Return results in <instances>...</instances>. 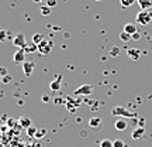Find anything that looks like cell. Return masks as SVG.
Listing matches in <instances>:
<instances>
[{
	"instance_id": "d6a6232c",
	"label": "cell",
	"mask_w": 152,
	"mask_h": 147,
	"mask_svg": "<svg viewBox=\"0 0 152 147\" xmlns=\"http://www.w3.org/2000/svg\"><path fill=\"white\" fill-rule=\"evenodd\" d=\"M1 79H3V78H1V76H0V83H1Z\"/></svg>"
},
{
	"instance_id": "d590c367",
	"label": "cell",
	"mask_w": 152,
	"mask_h": 147,
	"mask_svg": "<svg viewBox=\"0 0 152 147\" xmlns=\"http://www.w3.org/2000/svg\"><path fill=\"white\" fill-rule=\"evenodd\" d=\"M96 1H100V0H96Z\"/></svg>"
},
{
	"instance_id": "1f68e13d",
	"label": "cell",
	"mask_w": 152,
	"mask_h": 147,
	"mask_svg": "<svg viewBox=\"0 0 152 147\" xmlns=\"http://www.w3.org/2000/svg\"><path fill=\"white\" fill-rule=\"evenodd\" d=\"M34 3H39V1H42V0H33Z\"/></svg>"
},
{
	"instance_id": "f546056e",
	"label": "cell",
	"mask_w": 152,
	"mask_h": 147,
	"mask_svg": "<svg viewBox=\"0 0 152 147\" xmlns=\"http://www.w3.org/2000/svg\"><path fill=\"white\" fill-rule=\"evenodd\" d=\"M140 37H141V35H140V33L132 34V38H134V40H140Z\"/></svg>"
},
{
	"instance_id": "4fadbf2b",
	"label": "cell",
	"mask_w": 152,
	"mask_h": 147,
	"mask_svg": "<svg viewBox=\"0 0 152 147\" xmlns=\"http://www.w3.org/2000/svg\"><path fill=\"white\" fill-rule=\"evenodd\" d=\"M137 3L140 4L141 10H149V9H152V0H137Z\"/></svg>"
},
{
	"instance_id": "d4e9b609",
	"label": "cell",
	"mask_w": 152,
	"mask_h": 147,
	"mask_svg": "<svg viewBox=\"0 0 152 147\" xmlns=\"http://www.w3.org/2000/svg\"><path fill=\"white\" fill-rule=\"evenodd\" d=\"M114 147H125V143L123 140H115L114 142Z\"/></svg>"
},
{
	"instance_id": "5bb4252c",
	"label": "cell",
	"mask_w": 152,
	"mask_h": 147,
	"mask_svg": "<svg viewBox=\"0 0 152 147\" xmlns=\"http://www.w3.org/2000/svg\"><path fill=\"white\" fill-rule=\"evenodd\" d=\"M123 31H125V33H128V34H135L138 33V30H137V26L135 24H132V23H128V24H125L124 26V30Z\"/></svg>"
},
{
	"instance_id": "7c38bea8",
	"label": "cell",
	"mask_w": 152,
	"mask_h": 147,
	"mask_svg": "<svg viewBox=\"0 0 152 147\" xmlns=\"http://www.w3.org/2000/svg\"><path fill=\"white\" fill-rule=\"evenodd\" d=\"M113 114H121V116H127V117H132L134 113H130L128 110H125L124 108H114Z\"/></svg>"
},
{
	"instance_id": "e0dca14e",
	"label": "cell",
	"mask_w": 152,
	"mask_h": 147,
	"mask_svg": "<svg viewBox=\"0 0 152 147\" xmlns=\"http://www.w3.org/2000/svg\"><path fill=\"white\" fill-rule=\"evenodd\" d=\"M44 38H45V37H44L42 34L35 33V34H33V38H31V40H33V43H34V44H37V45H38V44L41 43V41H42Z\"/></svg>"
},
{
	"instance_id": "3957f363",
	"label": "cell",
	"mask_w": 152,
	"mask_h": 147,
	"mask_svg": "<svg viewBox=\"0 0 152 147\" xmlns=\"http://www.w3.org/2000/svg\"><path fill=\"white\" fill-rule=\"evenodd\" d=\"M13 45H16L17 48H26V45H27L26 35H24L23 33L16 34V37L13 38Z\"/></svg>"
},
{
	"instance_id": "30bf717a",
	"label": "cell",
	"mask_w": 152,
	"mask_h": 147,
	"mask_svg": "<svg viewBox=\"0 0 152 147\" xmlns=\"http://www.w3.org/2000/svg\"><path fill=\"white\" fill-rule=\"evenodd\" d=\"M102 125H103V120L100 119V117H92V119L89 120V126L92 129H100Z\"/></svg>"
},
{
	"instance_id": "cb8c5ba5",
	"label": "cell",
	"mask_w": 152,
	"mask_h": 147,
	"mask_svg": "<svg viewBox=\"0 0 152 147\" xmlns=\"http://www.w3.org/2000/svg\"><path fill=\"white\" fill-rule=\"evenodd\" d=\"M10 82H11V76H10V75L3 76V79H1V83H4V85H7V83H10Z\"/></svg>"
},
{
	"instance_id": "836d02e7",
	"label": "cell",
	"mask_w": 152,
	"mask_h": 147,
	"mask_svg": "<svg viewBox=\"0 0 152 147\" xmlns=\"http://www.w3.org/2000/svg\"><path fill=\"white\" fill-rule=\"evenodd\" d=\"M42 1H45V3H47V0H42Z\"/></svg>"
},
{
	"instance_id": "484cf974",
	"label": "cell",
	"mask_w": 152,
	"mask_h": 147,
	"mask_svg": "<svg viewBox=\"0 0 152 147\" xmlns=\"http://www.w3.org/2000/svg\"><path fill=\"white\" fill-rule=\"evenodd\" d=\"M6 75H9V74H7V68H4V66H0V76L3 78V76H6Z\"/></svg>"
},
{
	"instance_id": "277c9868",
	"label": "cell",
	"mask_w": 152,
	"mask_h": 147,
	"mask_svg": "<svg viewBox=\"0 0 152 147\" xmlns=\"http://www.w3.org/2000/svg\"><path fill=\"white\" fill-rule=\"evenodd\" d=\"M93 93V86L92 85H82L75 91V95H80V96H87V95H92Z\"/></svg>"
},
{
	"instance_id": "9a60e30c",
	"label": "cell",
	"mask_w": 152,
	"mask_h": 147,
	"mask_svg": "<svg viewBox=\"0 0 152 147\" xmlns=\"http://www.w3.org/2000/svg\"><path fill=\"white\" fill-rule=\"evenodd\" d=\"M18 123H20V126L24 127V129L31 127V120H30V117H26V116H21V117L18 119Z\"/></svg>"
},
{
	"instance_id": "4316f807",
	"label": "cell",
	"mask_w": 152,
	"mask_h": 147,
	"mask_svg": "<svg viewBox=\"0 0 152 147\" xmlns=\"http://www.w3.org/2000/svg\"><path fill=\"white\" fill-rule=\"evenodd\" d=\"M38 129H35V127H28V136H34L35 133H37Z\"/></svg>"
},
{
	"instance_id": "ba28073f",
	"label": "cell",
	"mask_w": 152,
	"mask_h": 147,
	"mask_svg": "<svg viewBox=\"0 0 152 147\" xmlns=\"http://www.w3.org/2000/svg\"><path fill=\"white\" fill-rule=\"evenodd\" d=\"M127 55H128L132 61H138L141 58V51L137 48H128L127 49Z\"/></svg>"
},
{
	"instance_id": "ffe728a7",
	"label": "cell",
	"mask_w": 152,
	"mask_h": 147,
	"mask_svg": "<svg viewBox=\"0 0 152 147\" xmlns=\"http://www.w3.org/2000/svg\"><path fill=\"white\" fill-rule=\"evenodd\" d=\"M99 144H100V147H114V142H111L110 139H104Z\"/></svg>"
},
{
	"instance_id": "52a82bcc",
	"label": "cell",
	"mask_w": 152,
	"mask_h": 147,
	"mask_svg": "<svg viewBox=\"0 0 152 147\" xmlns=\"http://www.w3.org/2000/svg\"><path fill=\"white\" fill-rule=\"evenodd\" d=\"M144 136H145V129H144L142 126L135 127V129L132 130V133H131V137H132L134 140H141Z\"/></svg>"
},
{
	"instance_id": "e575fe53",
	"label": "cell",
	"mask_w": 152,
	"mask_h": 147,
	"mask_svg": "<svg viewBox=\"0 0 152 147\" xmlns=\"http://www.w3.org/2000/svg\"><path fill=\"white\" fill-rule=\"evenodd\" d=\"M125 147H130V146H127V144H125Z\"/></svg>"
},
{
	"instance_id": "8992f818",
	"label": "cell",
	"mask_w": 152,
	"mask_h": 147,
	"mask_svg": "<svg viewBox=\"0 0 152 147\" xmlns=\"http://www.w3.org/2000/svg\"><path fill=\"white\" fill-rule=\"evenodd\" d=\"M26 55H27V52L24 51V48H18L16 51L14 57H13V61H14L16 64H23V62L26 61Z\"/></svg>"
},
{
	"instance_id": "7402d4cb",
	"label": "cell",
	"mask_w": 152,
	"mask_h": 147,
	"mask_svg": "<svg viewBox=\"0 0 152 147\" xmlns=\"http://www.w3.org/2000/svg\"><path fill=\"white\" fill-rule=\"evenodd\" d=\"M45 134H47V130H45V129H39V130H37V133H35V137H37V139H42Z\"/></svg>"
},
{
	"instance_id": "f1b7e54d",
	"label": "cell",
	"mask_w": 152,
	"mask_h": 147,
	"mask_svg": "<svg viewBox=\"0 0 152 147\" xmlns=\"http://www.w3.org/2000/svg\"><path fill=\"white\" fill-rule=\"evenodd\" d=\"M47 6H49L51 9L56 6V0H47Z\"/></svg>"
},
{
	"instance_id": "6da1fadb",
	"label": "cell",
	"mask_w": 152,
	"mask_h": 147,
	"mask_svg": "<svg viewBox=\"0 0 152 147\" xmlns=\"http://www.w3.org/2000/svg\"><path fill=\"white\" fill-rule=\"evenodd\" d=\"M54 48V41L49 38H44L41 43L38 44V52L41 55H48Z\"/></svg>"
},
{
	"instance_id": "5b68a950",
	"label": "cell",
	"mask_w": 152,
	"mask_h": 147,
	"mask_svg": "<svg viewBox=\"0 0 152 147\" xmlns=\"http://www.w3.org/2000/svg\"><path fill=\"white\" fill-rule=\"evenodd\" d=\"M34 68H35V62H34V61H27L26 60L24 62H23V71H24L26 76H31Z\"/></svg>"
},
{
	"instance_id": "8fae6325",
	"label": "cell",
	"mask_w": 152,
	"mask_h": 147,
	"mask_svg": "<svg viewBox=\"0 0 152 147\" xmlns=\"http://www.w3.org/2000/svg\"><path fill=\"white\" fill-rule=\"evenodd\" d=\"M114 127H115L117 130L123 131V130H125V129L128 127V123H127V120L125 119H118L115 123H114Z\"/></svg>"
},
{
	"instance_id": "2e32d148",
	"label": "cell",
	"mask_w": 152,
	"mask_h": 147,
	"mask_svg": "<svg viewBox=\"0 0 152 147\" xmlns=\"http://www.w3.org/2000/svg\"><path fill=\"white\" fill-rule=\"evenodd\" d=\"M24 51L27 52V54H31V52H34V51H38V45L37 44H27L26 45V48H24Z\"/></svg>"
},
{
	"instance_id": "4dcf8cb0",
	"label": "cell",
	"mask_w": 152,
	"mask_h": 147,
	"mask_svg": "<svg viewBox=\"0 0 152 147\" xmlns=\"http://www.w3.org/2000/svg\"><path fill=\"white\" fill-rule=\"evenodd\" d=\"M42 100H44V102H48L49 98H48V96H42Z\"/></svg>"
},
{
	"instance_id": "9c48e42d",
	"label": "cell",
	"mask_w": 152,
	"mask_h": 147,
	"mask_svg": "<svg viewBox=\"0 0 152 147\" xmlns=\"http://www.w3.org/2000/svg\"><path fill=\"white\" fill-rule=\"evenodd\" d=\"M61 81H62V75H58V76H56V78L54 79V81L49 83V88H51V91H54V92L59 91V89H61Z\"/></svg>"
},
{
	"instance_id": "44dd1931",
	"label": "cell",
	"mask_w": 152,
	"mask_h": 147,
	"mask_svg": "<svg viewBox=\"0 0 152 147\" xmlns=\"http://www.w3.org/2000/svg\"><path fill=\"white\" fill-rule=\"evenodd\" d=\"M135 1L137 0H120V4L123 6V7H131Z\"/></svg>"
},
{
	"instance_id": "603a6c76",
	"label": "cell",
	"mask_w": 152,
	"mask_h": 147,
	"mask_svg": "<svg viewBox=\"0 0 152 147\" xmlns=\"http://www.w3.org/2000/svg\"><path fill=\"white\" fill-rule=\"evenodd\" d=\"M7 31H4V30H0V41H6L7 40Z\"/></svg>"
},
{
	"instance_id": "83f0119b",
	"label": "cell",
	"mask_w": 152,
	"mask_h": 147,
	"mask_svg": "<svg viewBox=\"0 0 152 147\" xmlns=\"http://www.w3.org/2000/svg\"><path fill=\"white\" fill-rule=\"evenodd\" d=\"M118 54H120V49L118 48H113L111 51H110V55H111V57H117Z\"/></svg>"
},
{
	"instance_id": "7a4b0ae2",
	"label": "cell",
	"mask_w": 152,
	"mask_h": 147,
	"mask_svg": "<svg viewBox=\"0 0 152 147\" xmlns=\"http://www.w3.org/2000/svg\"><path fill=\"white\" fill-rule=\"evenodd\" d=\"M137 23H140L141 26H149L152 23V11L149 10H141L137 14Z\"/></svg>"
},
{
	"instance_id": "ac0fdd59",
	"label": "cell",
	"mask_w": 152,
	"mask_h": 147,
	"mask_svg": "<svg viewBox=\"0 0 152 147\" xmlns=\"http://www.w3.org/2000/svg\"><path fill=\"white\" fill-rule=\"evenodd\" d=\"M131 38H132V35L128 33H125V31H121V34H120V40L121 41H124V43H128Z\"/></svg>"
},
{
	"instance_id": "d6986e66",
	"label": "cell",
	"mask_w": 152,
	"mask_h": 147,
	"mask_svg": "<svg viewBox=\"0 0 152 147\" xmlns=\"http://www.w3.org/2000/svg\"><path fill=\"white\" fill-rule=\"evenodd\" d=\"M39 11H41V14H42V16H49V14L52 13L49 6H41V7H39Z\"/></svg>"
}]
</instances>
